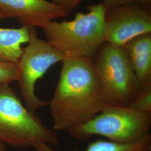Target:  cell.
Wrapping results in <instances>:
<instances>
[{
    "mask_svg": "<svg viewBox=\"0 0 151 151\" xmlns=\"http://www.w3.org/2000/svg\"><path fill=\"white\" fill-rule=\"evenodd\" d=\"M0 11L5 18H14L28 27H42L48 22L70 14L47 0H0Z\"/></svg>",
    "mask_w": 151,
    "mask_h": 151,
    "instance_id": "ba28073f",
    "label": "cell"
},
{
    "mask_svg": "<svg viewBox=\"0 0 151 151\" xmlns=\"http://www.w3.org/2000/svg\"><path fill=\"white\" fill-rule=\"evenodd\" d=\"M105 42L124 47L133 38L151 33V6L138 2L116 6L105 10Z\"/></svg>",
    "mask_w": 151,
    "mask_h": 151,
    "instance_id": "52a82bcc",
    "label": "cell"
},
{
    "mask_svg": "<svg viewBox=\"0 0 151 151\" xmlns=\"http://www.w3.org/2000/svg\"><path fill=\"white\" fill-rule=\"evenodd\" d=\"M128 106L139 112L151 113V83L140 87Z\"/></svg>",
    "mask_w": 151,
    "mask_h": 151,
    "instance_id": "7c38bea8",
    "label": "cell"
},
{
    "mask_svg": "<svg viewBox=\"0 0 151 151\" xmlns=\"http://www.w3.org/2000/svg\"><path fill=\"white\" fill-rule=\"evenodd\" d=\"M0 151H6L5 144L0 142Z\"/></svg>",
    "mask_w": 151,
    "mask_h": 151,
    "instance_id": "2e32d148",
    "label": "cell"
},
{
    "mask_svg": "<svg viewBox=\"0 0 151 151\" xmlns=\"http://www.w3.org/2000/svg\"><path fill=\"white\" fill-rule=\"evenodd\" d=\"M19 76L18 64L0 60V83L10 85L17 81Z\"/></svg>",
    "mask_w": 151,
    "mask_h": 151,
    "instance_id": "4fadbf2b",
    "label": "cell"
},
{
    "mask_svg": "<svg viewBox=\"0 0 151 151\" xmlns=\"http://www.w3.org/2000/svg\"><path fill=\"white\" fill-rule=\"evenodd\" d=\"M88 12H78L73 20L51 21L42 27L47 42L68 55L93 59L104 42V15L102 4L90 5Z\"/></svg>",
    "mask_w": 151,
    "mask_h": 151,
    "instance_id": "7a4b0ae2",
    "label": "cell"
},
{
    "mask_svg": "<svg viewBox=\"0 0 151 151\" xmlns=\"http://www.w3.org/2000/svg\"><path fill=\"white\" fill-rule=\"evenodd\" d=\"M48 105L55 131L85 124L108 105L92 59L65 55Z\"/></svg>",
    "mask_w": 151,
    "mask_h": 151,
    "instance_id": "6da1fadb",
    "label": "cell"
},
{
    "mask_svg": "<svg viewBox=\"0 0 151 151\" xmlns=\"http://www.w3.org/2000/svg\"></svg>",
    "mask_w": 151,
    "mask_h": 151,
    "instance_id": "e0dca14e",
    "label": "cell"
},
{
    "mask_svg": "<svg viewBox=\"0 0 151 151\" xmlns=\"http://www.w3.org/2000/svg\"><path fill=\"white\" fill-rule=\"evenodd\" d=\"M35 151H56L48 145L39 143L34 147ZM151 135L139 142L132 144H119L111 141L98 140L89 143L85 151H150Z\"/></svg>",
    "mask_w": 151,
    "mask_h": 151,
    "instance_id": "8fae6325",
    "label": "cell"
},
{
    "mask_svg": "<svg viewBox=\"0 0 151 151\" xmlns=\"http://www.w3.org/2000/svg\"><path fill=\"white\" fill-rule=\"evenodd\" d=\"M93 61L108 105L128 106L140 87L124 47L105 42Z\"/></svg>",
    "mask_w": 151,
    "mask_h": 151,
    "instance_id": "5b68a950",
    "label": "cell"
},
{
    "mask_svg": "<svg viewBox=\"0 0 151 151\" xmlns=\"http://www.w3.org/2000/svg\"><path fill=\"white\" fill-rule=\"evenodd\" d=\"M151 125V113L127 106L107 105L90 120L67 132L77 140L84 141L92 135H100L115 143L132 144L150 136Z\"/></svg>",
    "mask_w": 151,
    "mask_h": 151,
    "instance_id": "277c9868",
    "label": "cell"
},
{
    "mask_svg": "<svg viewBox=\"0 0 151 151\" xmlns=\"http://www.w3.org/2000/svg\"><path fill=\"white\" fill-rule=\"evenodd\" d=\"M83 0H53V2L65 9L69 14L73 11Z\"/></svg>",
    "mask_w": 151,
    "mask_h": 151,
    "instance_id": "9a60e30c",
    "label": "cell"
},
{
    "mask_svg": "<svg viewBox=\"0 0 151 151\" xmlns=\"http://www.w3.org/2000/svg\"><path fill=\"white\" fill-rule=\"evenodd\" d=\"M4 19L5 17L0 11V22ZM30 38V27H0V60L17 63L23 52L22 45L27 43Z\"/></svg>",
    "mask_w": 151,
    "mask_h": 151,
    "instance_id": "30bf717a",
    "label": "cell"
},
{
    "mask_svg": "<svg viewBox=\"0 0 151 151\" xmlns=\"http://www.w3.org/2000/svg\"><path fill=\"white\" fill-rule=\"evenodd\" d=\"M0 142L27 148L39 143L60 145L58 134L22 103L10 85L0 83Z\"/></svg>",
    "mask_w": 151,
    "mask_h": 151,
    "instance_id": "3957f363",
    "label": "cell"
},
{
    "mask_svg": "<svg viewBox=\"0 0 151 151\" xmlns=\"http://www.w3.org/2000/svg\"><path fill=\"white\" fill-rule=\"evenodd\" d=\"M130 2H138L143 5L151 6V0H103V3L101 4L107 9Z\"/></svg>",
    "mask_w": 151,
    "mask_h": 151,
    "instance_id": "5bb4252c",
    "label": "cell"
},
{
    "mask_svg": "<svg viewBox=\"0 0 151 151\" xmlns=\"http://www.w3.org/2000/svg\"><path fill=\"white\" fill-rule=\"evenodd\" d=\"M124 47L140 87L151 83V33L133 38Z\"/></svg>",
    "mask_w": 151,
    "mask_h": 151,
    "instance_id": "9c48e42d",
    "label": "cell"
},
{
    "mask_svg": "<svg viewBox=\"0 0 151 151\" xmlns=\"http://www.w3.org/2000/svg\"><path fill=\"white\" fill-rule=\"evenodd\" d=\"M30 38L17 64L19 76L17 82L24 105L31 113L47 106L48 101L39 99L35 95V86L54 64L62 62L65 54L48 42L38 38L35 27H30Z\"/></svg>",
    "mask_w": 151,
    "mask_h": 151,
    "instance_id": "8992f818",
    "label": "cell"
}]
</instances>
